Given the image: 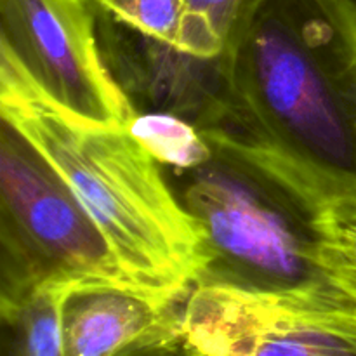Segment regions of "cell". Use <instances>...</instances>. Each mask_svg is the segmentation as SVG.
Instances as JSON below:
<instances>
[{"label":"cell","instance_id":"7c38bea8","mask_svg":"<svg viewBox=\"0 0 356 356\" xmlns=\"http://www.w3.org/2000/svg\"><path fill=\"white\" fill-rule=\"evenodd\" d=\"M245 0H186L176 49L200 59L225 52Z\"/></svg>","mask_w":356,"mask_h":356},{"label":"cell","instance_id":"6da1fadb","mask_svg":"<svg viewBox=\"0 0 356 356\" xmlns=\"http://www.w3.org/2000/svg\"><path fill=\"white\" fill-rule=\"evenodd\" d=\"M218 124L356 188V7L351 0H245L221 54Z\"/></svg>","mask_w":356,"mask_h":356},{"label":"cell","instance_id":"4fadbf2b","mask_svg":"<svg viewBox=\"0 0 356 356\" xmlns=\"http://www.w3.org/2000/svg\"><path fill=\"white\" fill-rule=\"evenodd\" d=\"M138 33L176 47L186 0H90Z\"/></svg>","mask_w":356,"mask_h":356},{"label":"cell","instance_id":"52a82bcc","mask_svg":"<svg viewBox=\"0 0 356 356\" xmlns=\"http://www.w3.org/2000/svg\"><path fill=\"white\" fill-rule=\"evenodd\" d=\"M195 285L162 291L139 282L86 280L65 287V356H186V313Z\"/></svg>","mask_w":356,"mask_h":356},{"label":"cell","instance_id":"3957f363","mask_svg":"<svg viewBox=\"0 0 356 356\" xmlns=\"http://www.w3.org/2000/svg\"><path fill=\"white\" fill-rule=\"evenodd\" d=\"M202 134L212 156L183 172L179 197L207 243L195 285L282 292L329 282L318 219L327 195L343 186L264 143Z\"/></svg>","mask_w":356,"mask_h":356},{"label":"cell","instance_id":"5b68a950","mask_svg":"<svg viewBox=\"0 0 356 356\" xmlns=\"http://www.w3.org/2000/svg\"><path fill=\"white\" fill-rule=\"evenodd\" d=\"M186 356H356V294L332 278L282 292L195 285Z\"/></svg>","mask_w":356,"mask_h":356},{"label":"cell","instance_id":"277c9868","mask_svg":"<svg viewBox=\"0 0 356 356\" xmlns=\"http://www.w3.org/2000/svg\"><path fill=\"white\" fill-rule=\"evenodd\" d=\"M136 282L52 163L0 120V302L40 287Z\"/></svg>","mask_w":356,"mask_h":356},{"label":"cell","instance_id":"7a4b0ae2","mask_svg":"<svg viewBox=\"0 0 356 356\" xmlns=\"http://www.w3.org/2000/svg\"><path fill=\"white\" fill-rule=\"evenodd\" d=\"M0 115L61 174L129 277L162 291L193 287L209 257L204 232L129 127L70 117L6 58Z\"/></svg>","mask_w":356,"mask_h":356},{"label":"cell","instance_id":"ba28073f","mask_svg":"<svg viewBox=\"0 0 356 356\" xmlns=\"http://www.w3.org/2000/svg\"><path fill=\"white\" fill-rule=\"evenodd\" d=\"M92 7L101 54L136 113H172L193 122L200 131L222 117L226 87L221 56L195 58Z\"/></svg>","mask_w":356,"mask_h":356},{"label":"cell","instance_id":"8fae6325","mask_svg":"<svg viewBox=\"0 0 356 356\" xmlns=\"http://www.w3.org/2000/svg\"><path fill=\"white\" fill-rule=\"evenodd\" d=\"M327 275L356 294V188H334L318 219Z\"/></svg>","mask_w":356,"mask_h":356},{"label":"cell","instance_id":"30bf717a","mask_svg":"<svg viewBox=\"0 0 356 356\" xmlns=\"http://www.w3.org/2000/svg\"><path fill=\"white\" fill-rule=\"evenodd\" d=\"M131 134L162 165L188 172L212 156L211 143L193 122L163 111L136 113L129 125Z\"/></svg>","mask_w":356,"mask_h":356},{"label":"cell","instance_id":"9c48e42d","mask_svg":"<svg viewBox=\"0 0 356 356\" xmlns=\"http://www.w3.org/2000/svg\"><path fill=\"white\" fill-rule=\"evenodd\" d=\"M52 284L13 302H0V356H65L61 298Z\"/></svg>","mask_w":356,"mask_h":356},{"label":"cell","instance_id":"8992f818","mask_svg":"<svg viewBox=\"0 0 356 356\" xmlns=\"http://www.w3.org/2000/svg\"><path fill=\"white\" fill-rule=\"evenodd\" d=\"M0 58L83 124L129 127L134 120L101 54L90 0H0Z\"/></svg>","mask_w":356,"mask_h":356}]
</instances>
